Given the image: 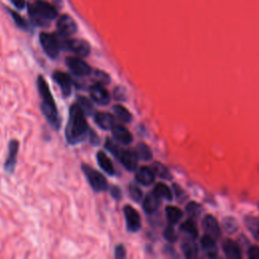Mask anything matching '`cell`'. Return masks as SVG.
Here are the masks:
<instances>
[{
    "label": "cell",
    "mask_w": 259,
    "mask_h": 259,
    "mask_svg": "<svg viewBox=\"0 0 259 259\" xmlns=\"http://www.w3.org/2000/svg\"><path fill=\"white\" fill-rule=\"evenodd\" d=\"M58 36L61 41L62 49H65L66 51H69L80 58L87 57L90 54L91 52L90 45L85 40L71 39L70 37L66 38V37H62L60 35Z\"/></svg>",
    "instance_id": "obj_4"
},
{
    "label": "cell",
    "mask_w": 259,
    "mask_h": 259,
    "mask_svg": "<svg viewBox=\"0 0 259 259\" xmlns=\"http://www.w3.org/2000/svg\"><path fill=\"white\" fill-rule=\"evenodd\" d=\"M164 238L170 243H174L177 240L176 232L172 226H168L167 228L164 230Z\"/></svg>",
    "instance_id": "obj_37"
},
{
    "label": "cell",
    "mask_w": 259,
    "mask_h": 259,
    "mask_svg": "<svg viewBox=\"0 0 259 259\" xmlns=\"http://www.w3.org/2000/svg\"><path fill=\"white\" fill-rule=\"evenodd\" d=\"M135 152L138 156V159L142 161H150L153 158V153L151 148L145 143H139L135 149Z\"/></svg>",
    "instance_id": "obj_23"
},
{
    "label": "cell",
    "mask_w": 259,
    "mask_h": 259,
    "mask_svg": "<svg viewBox=\"0 0 259 259\" xmlns=\"http://www.w3.org/2000/svg\"><path fill=\"white\" fill-rule=\"evenodd\" d=\"M129 193H130V197H131V199L137 203L141 202L142 198H143V191L142 189L135 185V184H130V187H129Z\"/></svg>",
    "instance_id": "obj_32"
},
{
    "label": "cell",
    "mask_w": 259,
    "mask_h": 259,
    "mask_svg": "<svg viewBox=\"0 0 259 259\" xmlns=\"http://www.w3.org/2000/svg\"><path fill=\"white\" fill-rule=\"evenodd\" d=\"M248 257L252 259H259V247L252 246L248 250Z\"/></svg>",
    "instance_id": "obj_41"
},
{
    "label": "cell",
    "mask_w": 259,
    "mask_h": 259,
    "mask_svg": "<svg viewBox=\"0 0 259 259\" xmlns=\"http://www.w3.org/2000/svg\"><path fill=\"white\" fill-rule=\"evenodd\" d=\"M222 248H223V251L226 254V256L231 258V259L241 258V256H242L240 247L238 246L237 243H235L231 239H225L223 241Z\"/></svg>",
    "instance_id": "obj_18"
},
{
    "label": "cell",
    "mask_w": 259,
    "mask_h": 259,
    "mask_svg": "<svg viewBox=\"0 0 259 259\" xmlns=\"http://www.w3.org/2000/svg\"><path fill=\"white\" fill-rule=\"evenodd\" d=\"M160 206V199L152 191L146 196L143 202V208L147 214H154Z\"/></svg>",
    "instance_id": "obj_20"
},
{
    "label": "cell",
    "mask_w": 259,
    "mask_h": 259,
    "mask_svg": "<svg viewBox=\"0 0 259 259\" xmlns=\"http://www.w3.org/2000/svg\"><path fill=\"white\" fill-rule=\"evenodd\" d=\"M203 228L206 235L218 239L221 236V230L217 220L210 215H207L203 220Z\"/></svg>",
    "instance_id": "obj_15"
},
{
    "label": "cell",
    "mask_w": 259,
    "mask_h": 259,
    "mask_svg": "<svg viewBox=\"0 0 259 259\" xmlns=\"http://www.w3.org/2000/svg\"><path fill=\"white\" fill-rule=\"evenodd\" d=\"M153 192L156 194V196L161 200H166V201H171L172 200V192L171 189L164 183L159 182L155 185Z\"/></svg>",
    "instance_id": "obj_25"
},
{
    "label": "cell",
    "mask_w": 259,
    "mask_h": 259,
    "mask_svg": "<svg viewBox=\"0 0 259 259\" xmlns=\"http://www.w3.org/2000/svg\"><path fill=\"white\" fill-rule=\"evenodd\" d=\"M40 43L45 53L51 59H56L59 56L62 50V46L58 35L42 32L40 35Z\"/></svg>",
    "instance_id": "obj_6"
},
{
    "label": "cell",
    "mask_w": 259,
    "mask_h": 259,
    "mask_svg": "<svg viewBox=\"0 0 259 259\" xmlns=\"http://www.w3.org/2000/svg\"><path fill=\"white\" fill-rule=\"evenodd\" d=\"M89 94L91 100L100 105H107L110 103V94L104 84L95 82L89 86Z\"/></svg>",
    "instance_id": "obj_9"
},
{
    "label": "cell",
    "mask_w": 259,
    "mask_h": 259,
    "mask_svg": "<svg viewBox=\"0 0 259 259\" xmlns=\"http://www.w3.org/2000/svg\"><path fill=\"white\" fill-rule=\"evenodd\" d=\"M186 213L191 219H199L202 215V207L196 202H190L186 206Z\"/></svg>",
    "instance_id": "obj_31"
},
{
    "label": "cell",
    "mask_w": 259,
    "mask_h": 259,
    "mask_svg": "<svg viewBox=\"0 0 259 259\" xmlns=\"http://www.w3.org/2000/svg\"><path fill=\"white\" fill-rule=\"evenodd\" d=\"M124 215L126 218V224H127V230L129 232H138L141 229V217L140 214L137 210L130 205H126L124 207Z\"/></svg>",
    "instance_id": "obj_8"
},
{
    "label": "cell",
    "mask_w": 259,
    "mask_h": 259,
    "mask_svg": "<svg viewBox=\"0 0 259 259\" xmlns=\"http://www.w3.org/2000/svg\"><path fill=\"white\" fill-rule=\"evenodd\" d=\"M94 76L97 80V82L102 83L104 85L109 84L110 82V77L108 76L107 73H105L104 71H101V70H95L94 71Z\"/></svg>",
    "instance_id": "obj_34"
},
{
    "label": "cell",
    "mask_w": 259,
    "mask_h": 259,
    "mask_svg": "<svg viewBox=\"0 0 259 259\" xmlns=\"http://www.w3.org/2000/svg\"><path fill=\"white\" fill-rule=\"evenodd\" d=\"M85 113L76 103L70 106L68 123L65 129V137L68 144L77 145L83 143L89 134V127L85 119Z\"/></svg>",
    "instance_id": "obj_1"
},
{
    "label": "cell",
    "mask_w": 259,
    "mask_h": 259,
    "mask_svg": "<svg viewBox=\"0 0 259 259\" xmlns=\"http://www.w3.org/2000/svg\"><path fill=\"white\" fill-rule=\"evenodd\" d=\"M58 35L69 38L73 36L77 30V25L75 21L68 14L61 15L57 22Z\"/></svg>",
    "instance_id": "obj_10"
},
{
    "label": "cell",
    "mask_w": 259,
    "mask_h": 259,
    "mask_svg": "<svg viewBox=\"0 0 259 259\" xmlns=\"http://www.w3.org/2000/svg\"><path fill=\"white\" fill-rule=\"evenodd\" d=\"M10 14L12 16L14 23L16 24V26H18L19 27H21L22 29H27V23L25 21V19L23 18V16H21V14L16 13L14 11H11Z\"/></svg>",
    "instance_id": "obj_35"
},
{
    "label": "cell",
    "mask_w": 259,
    "mask_h": 259,
    "mask_svg": "<svg viewBox=\"0 0 259 259\" xmlns=\"http://www.w3.org/2000/svg\"><path fill=\"white\" fill-rule=\"evenodd\" d=\"M127 256V252H126V248L123 244H119L116 246L115 249V257L117 259H123Z\"/></svg>",
    "instance_id": "obj_38"
},
{
    "label": "cell",
    "mask_w": 259,
    "mask_h": 259,
    "mask_svg": "<svg viewBox=\"0 0 259 259\" xmlns=\"http://www.w3.org/2000/svg\"><path fill=\"white\" fill-rule=\"evenodd\" d=\"M202 247L205 251V253L210 257V258H215L218 256V249H217V245H216V242L215 239L213 237H210L208 235H205L202 238Z\"/></svg>",
    "instance_id": "obj_21"
},
{
    "label": "cell",
    "mask_w": 259,
    "mask_h": 259,
    "mask_svg": "<svg viewBox=\"0 0 259 259\" xmlns=\"http://www.w3.org/2000/svg\"><path fill=\"white\" fill-rule=\"evenodd\" d=\"M94 122L101 129L104 130V131H108V130H111V128L116 125L115 117H113L111 113L104 112V111L95 113Z\"/></svg>",
    "instance_id": "obj_17"
},
{
    "label": "cell",
    "mask_w": 259,
    "mask_h": 259,
    "mask_svg": "<svg viewBox=\"0 0 259 259\" xmlns=\"http://www.w3.org/2000/svg\"><path fill=\"white\" fill-rule=\"evenodd\" d=\"M29 14L37 25L45 26L57 18L58 10L54 5L45 2L43 0H39V1L30 5Z\"/></svg>",
    "instance_id": "obj_3"
},
{
    "label": "cell",
    "mask_w": 259,
    "mask_h": 259,
    "mask_svg": "<svg viewBox=\"0 0 259 259\" xmlns=\"http://www.w3.org/2000/svg\"><path fill=\"white\" fill-rule=\"evenodd\" d=\"M225 230L228 233H234L238 229L237 221L234 218H225L223 221Z\"/></svg>",
    "instance_id": "obj_33"
},
{
    "label": "cell",
    "mask_w": 259,
    "mask_h": 259,
    "mask_svg": "<svg viewBox=\"0 0 259 259\" xmlns=\"http://www.w3.org/2000/svg\"><path fill=\"white\" fill-rule=\"evenodd\" d=\"M88 138H89V141H90V144H91V145H93V146L100 145V143H101L100 137L97 136V134H96L94 131H89Z\"/></svg>",
    "instance_id": "obj_40"
},
{
    "label": "cell",
    "mask_w": 259,
    "mask_h": 259,
    "mask_svg": "<svg viewBox=\"0 0 259 259\" xmlns=\"http://www.w3.org/2000/svg\"><path fill=\"white\" fill-rule=\"evenodd\" d=\"M19 150H20L19 141L11 140L8 145V156L4 163V169L9 174H12L14 172V169L16 166V161H18Z\"/></svg>",
    "instance_id": "obj_12"
},
{
    "label": "cell",
    "mask_w": 259,
    "mask_h": 259,
    "mask_svg": "<svg viewBox=\"0 0 259 259\" xmlns=\"http://www.w3.org/2000/svg\"><path fill=\"white\" fill-rule=\"evenodd\" d=\"M66 65L69 70L77 77H85L92 73L90 65L80 57H68Z\"/></svg>",
    "instance_id": "obj_7"
},
{
    "label": "cell",
    "mask_w": 259,
    "mask_h": 259,
    "mask_svg": "<svg viewBox=\"0 0 259 259\" xmlns=\"http://www.w3.org/2000/svg\"><path fill=\"white\" fill-rule=\"evenodd\" d=\"M96 159H97V163H99L100 167L108 175H115L116 174V170H115V166H113V163L111 162V160L109 159V157L103 151H100L96 155Z\"/></svg>",
    "instance_id": "obj_19"
},
{
    "label": "cell",
    "mask_w": 259,
    "mask_h": 259,
    "mask_svg": "<svg viewBox=\"0 0 259 259\" xmlns=\"http://www.w3.org/2000/svg\"><path fill=\"white\" fill-rule=\"evenodd\" d=\"M181 249L183 251L184 256L187 258H194L198 256V246L196 245V243L193 242L192 238L183 240L181 244Z\"/></svg>",
    "instance_id": "obj_24"
},
{
    "label": "cell",
    "mask_w": 259,
    "mask_h": 259,
    "mask_svg": "<svg viewBox=\"0 0 259 259\" xmlns=\"http://www.w3.org/2000/svg\"><path fill=\"white\" fill-rule=\"evenodd\" d=\"M109 191H110V194L111 197L115 199V200H121L122 199V190L119 186L117 185H112L110 186L109 188Z\"/></svg>",
    "instance_id": "obj_39"
},
{
    "label": "cell",
    "mask_w": 259,
    "mask_h": 259,
    "mask_svg": "<svg viewBox=\"0 0 259 259\" xmlns=\"http://www.w3.org/2000/svg\"><path fill=\"white\" fill-rule=\"evenodd\" d=\"M152 169L155 175H157L158 177L163 178V180H171V174L169 170L163 164H161L160 162H155L152 165Z\"/></svg>",
    "instance_id": "obj_30"
},
{
    "label": "cell",
    "mask_w": 259,
    "mask_h": 259,
    "mask_svg": "<svg viewBox=\"0 0 259 259\" xmlns=\"http://www.w3.org/2000/svg\"><path fill=\"white\" fill-rule=\"evenodd\" d=\"M37 85L42 100L41 107L43 115L55 131H58L61 127V117L59 115V110L52 95L50 86H49L47 80L42 75L38 76Z\"/></svg>",
    "instance_id": "obj_2"
},
{
    "label": "cell",
    "mask_w": 259,
    "mask_h": 259,
    "mask_svg": "<svg viewBox=\"0 0 259 259\" xmlns=\"http://www.w3.org/2000/svg\"><path fill=\"white\" fill-rule=\"evenodd\" d=\"M155 173L152 168L148 166H142L136 171V181L138 183L144 185V186H149L151 185L155 181Z\"/></svg>",
    "instance_id": "obj_16"
},
{
    "label": "cell",
    "mask_w": 259,
    "mask_h": 259,
    "mask_svg": "<svg viewBox=\"0 0 259 259\" xmlns=\"http://www.w3.org/2000/svg\"><path fill=\"white\" fill-rule=\"evenodd\" d=\"M113 112L116 113L117 118L124 124H130L133 121V116L131 111H130L128 108L121 104H116L112 107Z\"/></svg>",
    "instance_id": "obj_22"
},
{
    "label": "cell",
    "mask_w": 259,
    "mask_h": 259,
    "mask_svg": "<svg viewBox=\"0 0 259 259\" xmlns=\"http://www.w3.org/2000/svg\"><path fill=\"white\" fill-rule=\"evenodd\" d=\"M165 212H166L167 220L171 224H176L183 216L182 210L180 207L174 206H167L165 208Z\"/></svg>",
    "instance_id": "obj_26"
},
{
    "label": "cell",
    "mask_w": 259,
    "mask_h": 259,
    "mask_svg": "<svg viewBox=\"0 0 259 259\" xmlns=\"http://www.w3.org/2000/svg\"><path fill=\"white\" fill-rule=\"evenodd\" d=\"M111 134L118 142L123 145H130L133 142V136L129 130L123 125H115L111 128Z\"/></svg>",
    "instance_id": "obj_14"
},
{
    "label": "cell",
    "mask_w": 259,
    "mask_h": 259,
    "mask_svg": "<svg viewBox=\"0 0 259 259\" xmlns=\"http://www.w3.org/2000/svg\"><path fill=\"white\" fill-rule=\"evenodd\" d=\"M82 171L86 176L91 188L95 192H103L109 188L106 178L100 171L95 170L88 164H82Z\"/></svg>",
    "instance_id": "obj_5"
},
{
    "label": "cell",
    "mask_w": 259,
    "mask_h": 259,
    "mask_svg": "<svg viewBox=\"0 0 259 259\" xmlns=\"http://www.w3.org/2000/svg\"><path fill=\"white\" fill-rule=\"evenodd\" d=\"M116 158L121 161V163L129 171H135L138 166V156L135 150L121 148L116 155Z\"/></svg>",
    "instance_id": "obj_11"
},
{
    "label": "cell",
    "mask_w": 259,
    "mask_h": 259,
    "mask_svg": "<svg viewBox=\"0 0 259 259\" xmlns=\"http://www.w3.org/2000/svg\"><path fill=\"white\" fill-rule=\"evenodd\" d=\"M181 230L185 233L186 235L190 236V238L194 239L197 238L199 235V230L197 228V225L193 223V221L191 220H187L185 222H183L181 226Z\"/></svg>",
    "instance_id": "obj_28"
},
{
    "label": "cell",
    "mask_w": 259,
    "mask_h": 259,
    "mask_svg": "<svg viewBox=\"0 0 259 259\" xmlns=\"http://www.w3.org/2000/svg\"><path fill=\"white\" fill-rule=\"evenodd\" d=\"M53 79L55 80V82L60 87L62 94L65 97H68L71 95L73 82H72L71 77L67 73L62 72V71H55L53 73Z\"/></svg>",
    "instance_id": "obj_13"
},
{
    "label": "cell",
    "mask_w": 259,
    "mask_h": 259,
    "mask_svg": "<svg viewBox=\"0 0 259 259\" xmlns=\"http://www.w3.org/2000/svg\"><path fill=\"white\" fill-rule=\"evenodd\" d=\"M113 97L115 100L124 102L127 100V90L123 86H117L115 89H113Z\"/></svg>",
    "instance_id": "obj_36"
},
{
    "label": "cell",
    "mask_w": 259,
    "mask_h": 259,
    "mask_svg": "<svg viewBox=\"0 0 259 259\" xmlns=\"http://www.w3.org/2000/svg\"><path fill=\"white\" fill-rule=\"evenodd\" d=\"M245 224L249 232L256 240L259 241V219L254 216H247L245 219Z\"/></svg>",
    "instance_id": "obj_27"
},
{
    "label": "cell",
    "mask_w": 259,
    "mask_h": 259,
    "mask_svg": "<svg viewBox=\"0 0 259 259\" xmlns=\"http://www.w3.org/2000/svg\"><path fill=\"white\" fill-rule=\"evenodd\" d=\"M10 2L19 9H23L26 6V0H10Z\"/></svg>",
    "instance_id": "obj_42"
},
{
    "label": "cell",
    "mask_w": 259,
    "mask_h": 259,
    "mask_svg": "<svg viewBox=\"0 0 259 259\" xmlns=\"http://www.w3.org/2000/svg\"><path fill=\"white\" fill-rule=\"evenodd\" d=\"M77 104L80 105L81 108H82V110L84 111V113H85L86 116H92L93 115L94 107H93V104H92L91 101H89L87 97H85V96H78Z\"/></svg>",
    "instance_id": "obj_29"
}]
</instances>
